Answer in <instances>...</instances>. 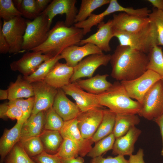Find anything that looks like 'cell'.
<instances>
[{"label":"cell","instance_id":"1","mask_svg":"<svg viewBox=\"0 0 163 163\" xmlns=\"http://www.w3.org/2000/svg\"><path fill=\"white\" fill-rule=\"evenodd\" d=\"M112 78L120 81H129L140 76L147 70L148 55L129 47L118 45L110 61Z\"/></svg>","mask_w":163,"mask_h":163},{"label":"cell","instance_id":"2","mask_svg":"<svg viewBox=\"0 0 163 163\" xmlns=\"http://www.w3.org/2000/svg\"><path fill=\"white\" fill-rule=\"evenodd\" d=\"M84 36L82 29L74 25L66 26L64 21H57L50 30L45 42L31 51H40L53 56L60 55L66 48L79 45Z\"/></svg>","mask_w":163,"mask_h":163},{"label":"cell","instance_id":"3","mask_svg":"<svg viewBox=\"0 0 163 163\" xmlns=\"http://www.w3.org/2000/svg\"><path fill=\"white\" fill-rule=\"evenodd\" d=\"M100 105L117 114H138L142 104L128 95L120 82H116L107 91L97 95Z\"/></svg>","mask_w":163,"mask_h":163},{"label":"cell","instance_id":"4","mask_svg":"<svg viewBox=\"0 0 163 163\" xmlns=\"http://www.w3.org/2000/svg\"><path fill=\"white\" fill-rule=\"evenodd\" d=\"M114 37L118 39L120 45L127 46L146 54L155 45H158L157 31L154 24L151 21L145 27L137 32L133 34L114 33Z\"/></svg>","mask_w":163,"mask_h":163},{"label":"cell","instance_id":"5","mask_svg":"<svg viewBox=\"0 0 163 163\" xmlns=\"http://www.w3.org/2000/svg\"><path fill=\"white\" fill-rule=\"evenodd\" d=\"M50 27L46 15L41 14L33 21L28 20L24 36L22 51H30L46 40Z\"/></svg>","mask_w":163,"mask_h":163},{"label":"cell","instance_id":"6","mask_svg":"<svg viewBox=\"0 0 163 163\" xmlns=\"http://www.w3.org/2000/svg\"><path fill=\"white\" fill-rule=\"evenodd\" d=\"M138 114L149 120L163 114V81H157L146 93Z\"/></svg>","mask_w":163,"mask_h":163},{"label":"cell","instance_id":"7","mask_svg":"<svg viewBox=\"0 0 163 163\" xmlns=\"http://www.w3.org/2000/svg\"><path fill=\"white\" fill-rule=\"evenodd\" d=\"M28 20L18 16L8 21H3L2 31L9 45L10 54H15L22 51Z\"/></svg>","mask_w":163,"mask_h":163},{"label":"cell","instance_id":"8","mask_svg":"<svg viewBox=\"0 0 163 163\" xmlns=\"http://www.w3.org/2000/svg\"><path fill=\"white\" fill-rule=\"evenodd\" d=\"M161 79V77L157 73L147 70L142 75L135 79L120 82L129 96L142 104L146 93L155 83Z\"/></svg>","mask_w":163,"mask_h":163},{"label":"cell","instance_id":"9","mask_svg":"<svg viewBox=\"0 0 163 163\" xmlns=\"http://www.w3.org/2000/svg\"><path fill=\"white\" fill-rule=\"evenodd\" d=\"M111 20L114 33H136L144 28L151 22L149 17H140L124 12L114 14Z\"/></svg>","mask_w":163,"mask_h":163},{"label":"cell","instance_id":"10","mask_svg":"<svg viewBox=\"0 0 163 163\" xmlns=\"http://www.w3.org/2000/svg\"><path fill=\"white\" fill-rule=\"evenodd\" d=\"M77 2L76 0L52 1L41 14L47 16L50 27L55 17L58 14H65L66 17L64 23L66 26L71 27L75 24V17L78 12L75 6Z\"/></svg>","mask_w":163,"mask_h":163},{"label":"cell","instance_id":"11","mask_svg":"<svg viewBox=\"0 0 163 163\" xmlns=\"http://www.w3.org/2000/svg\"><path fill=\"white\" fill-rule=\"evenodd\" d=\"M110 54H94L88 56L74 67V72L70 82H75L83 77H92L95 70L100 66H106L110 62Z\"/></svg>","mask_w":163,"mask_h":163},{"label":"cell","instance_id":"12","mask_svg":"<svg viewBox=\"0 0 163 163\" xmlns=\"http://www.w3.org/2000/svg\"><path fill=\"white\" fill-rule=\"evenodd\" d=\"M31 84L34 94V102L31 115H33L53 107L58 89L52 87L44 81Z\"/></svg>","mask_w":163,"mask_h":163},{"label":"cell","instance_id":"13","mask_svg":"<svg viewBox=\"0 0 163 163\" xmlns=\"http://www.w3.org/2000/svg\"><path fill=\"white\" fill-rule=\"evenodd\" d=\"M53 57L40 51L28 52L18 60L12 62L10 67L12 71H18L24 76H27L33 73L43 62Z\"/></svg>","mask_w":163,"mask_h":163},{"label":"cell","instance_id":"14","mask_svg":"<svg viewBox=\"0 0 163 163\" xmlns=\"http://www.w3.org/2000/svg\"><path fill=\"white\" fill-rule=\"evenodd\" d=\"M104 110L97 108L81 112L77 117V126L83 137L91 139L101 123Z\"/></svg>","mask_w":163,"mask_h":163},{"label":"cell","instance_id":"15","mask_svg":"<svg viewBox=\"0 0 163 163\" xmlns=\"http://www.w3.org/2000/svg\"><path fill=\"white\" fill-rule=\"evenodd\" d=\"M62 89L75 100L81 112L103 107L99 104L97 95L84 91L75 82H70Z\"/></svg>","mask_w":163,"mask_h":163},{"label":"cell","instance_id":"16","mask_svg":"<svg viewBox=\"0 0 163 163\" xmlns=\"http://www.w3.org/2000/svg\"><path fill=\"white\" fill-rule=\"evenodd\" d=\"M77 118L64 122L59 131L64 139H70L75 142L79 148V155L82 157L87 155L92 148L94 142L91 139H85L82 137L77 126Z\"/></svg>","mask_w":163,"mask_h":163},{"label":"cell","instance_id":"17","mask_svg":"<svg viewBox=\"0 0 163 163\" xmlns=\"http://www.w3.org/2000/svg\"><path fill=\"white\" fill-rule=\"evenodd\" d=\"M97 27L98 30L95 33L82 40L79 45L82 46L87 43H91L95 45L102 52L110 51L109 43L114 37L112 20H109L106 23L101 22L97 25Z\"/></svg>","mask_w":163,"mask_h":163},{"label":"cell","instance_id":"18","mask_svg":"<svg viewBox=\"0 0 163 163\" xmlns=\"http://www.w3.org/2000/svg\"><path fill=\"white\" fill-rule=\"evenodd\" d=\"M103 53L95 45L87 43L81 46L73 45L64 50L60 54L69 66L74 67L84 58L91 55Z\"/></svg>","mask_w":163,"mask_h":163},{"label":"cell","instance_id":"19","mask_svg":"<svg viewBox=\"0 0 163 163\" xmlns=\"http://www.w3.org/2000/svg\"><path fill=\"white\" fill-rule=\"evenodd\" d=\"M53 107L64 121L77 118L81 112L76 103L68 98L62 88L58 89Z\"/></svg>","mask_w":163,"mask_h":163},{"label":"cell","instance_id":"20","mask_svg":"<svg viewBox=\"0 0 163 163\" xmlns=\"http://www.w3.org/2000/svg\"><path fill=\"white\" fill-rule=\"evenodd\" d=\"M74 72V67L66 63L58 62L46 77L44 81L57 89L62 88L69 84Z\"/></svg>","mask_w":163,"mask_h":163},{"label":"cell","instance_id":"21","mask_svg":"<svg viewBox=\"0 0 163 163\" xmlns=\"http://www.w3.org/2000/svg\"><path fill=\"white\" fill-rule=\"evenodd\" d=\"M141 132V130L135 126L124 135L116 139L112 149V154L124 156H130L133 155L135 144Z\"/></svg>","mask_w":163,"mask_h":163},{"label":"cell","instance_id":"22","mask_svg":"<svg viewBox=\"0 0 163 163\" xmlns=\"http://www.w3.org/2000/svg\"><path fill=\"white\" fill-rule=\"evenodd\" d=\"M45 111L30 115L22 125L19 141L33 137L39 136L45 129Z\"/></svg>","mask_w":163,"mask_h":163},{"label":"cell","instance_id":"23","mask_svg":"<svg viewBox=\"0 0 163 163\" xmlns=\"http://www.w3.org/2000/svg\"><path fill=\"white\" fill-rule=\"evenodd\" d=\"M22 125L17 122L11 129H5L0 140L1 163H3L6 156L19 141Z\"/></svg>","mask_w":163,"mask_h":163},{"label":"cell","instance_id":"24","mask_svg":"<svg viewBox=\"0 0 163 163\" xmlns=\"http://www.w3.org/2000/svg\"><path fill=\"white\" fill-rule=\"evenodd\" d=\"M108 74L100 75L99 74L89 78L80 79L75 82L83 90L90 93L98 95L109 88L112 84L107 81Z\"/></svg>","mask_w":163,"mask_h":163},{"label":"cell","instance_id":"25","mask_svg":"<svg viewBox=\"0 0 163 163\" xmlns=\"http://www.w3.org/2000/svg\"><path fill=\"white\" fill-rule=\"evenodd\" d=\"M9 101L34 96L33 87L30 83L24 79L21 75H19L14 82H11L8 88Z\"/></svg>","mask_w":163,"mask_h":163},{"label":"cell","instance_id":"26","mask_svg":"<svg viewBox=\"0 0 163 163\" xmlns=\"http://www.w3.org/2000/svg\"><path fill=\"white\" fill-rule=\"evenodd\" d=\"M140 119L136 114H117L113 132L116 139L125 134L132 127L139 123Z\"/></svg>","mask_w":163,"mask_h":163},{"label":"cell","instance_id":"27","mask_svg":"<svg viewBox=\"0 0 163 163\" xmlns=\"http://www.w3.org/2000/svg\"><path fill=\"white\" fill-rule=\"evenodd\" d=\"M44 151L48 153L56 154L63 138L59 131L44 129L39 136Z\"/></svg>","mask_w":163,"mask_h":163},{"label":"cell","instance_id":"28","mask_svg":"<svg viewBox=\"0 0 163 163\" xmlns=\"http://www.w3.org/2000/svg\"><path fill=\"white\" fill-rule=\"evenodd\" d=\"M116 114L109 109L104 110L102 121L91 139L94 142H97L113 133Z\"/></svg>","mask_w":163,"mask_h":163},{"label":"cell","instance_id":"29","mask_svg":"<svg viewBox=\"0 0 163 163\" xmlns=\"http://www.w3.org/2000/svg\"><path fill=\"white\" fill-rule=\"evenodd\" d=\"M61 59L60 55L46 60L33 73L28 76H23V78L30 83L43 81L55 65Z\"/></svg>","mask_w":163,"mask_h":163},{"label":"cell","instance_id":"30","mask_svg":"<svg viewBox=\"0 0 163 163\" xmlns=\"http://www.w3.org/2000/svg\"><path fill=\"white\" fill-rule=\"evenodd\" d=\"M110 0H82L76 16L75 23L86 20L95 9L109 4Z\"/></svg>","mask_w":163,"mask_h":163},{"label":"cell","instance_id":"31","mask_svg":"<svg viewBox=\"0 0 163 163\" xmlns=\"http://www.w3.org/2000/svg\"><path fill=\"white\" fill-rule=\"evenodd\" d=\"M149 62L147 70L158 74L163 81V54L162 48L155 45L148 53Z\"/></svg>","mask_w":163,"mask_h":163},{"label":"cell","instance_id":"32","mask_svg":"<svg viewBox=\"0 0 163 163\" xmlns=\"http://www.w3.org/2000/svg\"><path fill=\"white\" fill-rule=\"evenodd\" d=\"M115 139L112 133L97 142L87 155L92 158L101 156L106 152L112 149Z\"/></svg>","mask_w":163,"mask_h":163},{"label":"cell","instance_id":"33","mask_svg":"<svg viewBox=\"0 0 163 163\" xmlns=\"http://www.w3.org/2000/svg\"><path fill=\"white\" fill-rule=\"evenodd\" d=\"M7 156L6 163H36L30 158L19 142Z\"/></svg>","mask_w":163,"mask_h":163},{"label":"cell","instance_id":"34","mask_svg":"<svg viewBox=\"0 0 163 163\" xmlns=\"http://www.w3.org/2000/svg\"><path fill=\"white\" fill-rule=\"evenodd\" d=\"M17 8L25 18L34 19L39 15L35 0L13 1Z\"/></svg>","mask_w":163,"mask_h":163},{"label":"cell","instance_id":"35","mask_svg":"<svg viewBox=\"0 0 163 163\" xmlns=\"http://www.w3.org/2000/svg\"><path fill=\"white\" fill-rule=\"evenodd\" d=\"M79 152L78 145L73 140L65 138L56 154L61 159H70L78 157Z\"/></svg>","mask_w":163,"mask_h":163},{"label":"cell","instance_id":"36","mask_svg":"<svg viewBox=\"0 0 163 163\" xmlns=\"http://www.w3.org/2000/svg\"><path fill=\"white\" fill-rule=\"evenodd\" d=\"M19 142L29 156L35 157L44 151L39 136L31 137Z\"/></svg>","mask_w":163,"mask_h":163},{"label":"cell","instance_id":"37","mask_svg":"<svg viewBox=\"0 0 163 163\" xmlns=\"http://www.w3.org/2000/svg\"><path fill=\"white\" fill-rule=\"evenodd\" d=\"M45 129L59 131L64 123L62 118L53 107L45 111Z\"/></svg>","mask_w":163,"mask_h":163},{"label":"cell","instance_id":"38","mask_svg":"<svg viewBox=\"0 0 163 163\" xmlns=\"http://www.w3.org/2000/svg\"><path fill=\"white\" fill-rule=\"evenodd\" d=\"M34 97L26 99L23 98L9 101V104H14L19 107L23 113V116L21 120L17 122L23 124L30 116L34 106Z\"/></svg>","mask_w":163,"mask_h":163},{"label":"cell","instance_id":"39","mask_svg":"<svg viewBox=\"0 0 163 163\" xmlns=\"http://www.w3.org/2000/svg\"><path fill=\"white\" fill-rule=\"evenodd\" d=\"M22 16L11 0H0V17L3 21H8L14 18Z\"/></svg>","mask_w":163,"mask_h":163},{"label":"cell","instance_id":"40","mask_svg":"<svg viewBox=\"0 0 163 163\" xmlns=\"http://www.w3.org/2000/svg\"><path fill=\"white\" fill-rule=\"evenodd\" d=\"M149 18L154 24L158 34V45L163 46V11L154 9Z\"/></svg>","mask_w":163,"mask_h":163},{"label":"cell","instance_id":"41","mask_svg":"<svg viewBox=\"0 0 163 163\" xmlns=\"http://www.w3.org/2000/svg\"><path fill=\"white\" fill-rule=\"evenodd\" d=\"M34 158L37 163H62L61 158L56 154H51L44 151Z\"/></svg>","mask_w":163,"mask_h":163},{"label":"cell","instance_id":"42","mask_svg":"<svg viewBox=\"0 0 163 163\" xmlns=\"http://www.w3.org/2000/svg\"><path fill=\"white\" fill-rule=\"evenodd\" d=\"M91 163H129V162L124 156L117 155L115 157L108 156L106 158L100 156L93 158Z\"/></svg>","mask_w":163,"mask_h":163},{"label":"cell","instance_id":"43","mask_svg":"<svg viewBox=\"0 0 163 163\" xmlns=\"http://www.w3.org/2000/svg\"><path fill=\"white\" fill-rule=\"evenodd\" d=\"M8 105L7 113L8 117L12 120L16 119L17 122L19 121L23 116V113L21 109L15 105Z\"/></svg>","mask_w":163,"mask_h":163},{"label":"cell","instance_id":"44","mask_svg":"<svg viewBox=\"0 0 163 163\" xmlns=\"http://www.w3.org/2000/svg\"><path fill=\"white\" fill-rule=\"evenodd\" d=\"M2 21H0V53L6 54L9 53L10 50L9 45L4 36L2 31L3 24Z\"/></svg>","mask_w":163,"mask_h":163},{"label":"cell","instance_id":"45","mask_svg":"<svg viewBox=\"0 0 163 163\" xmlns=\"http://www.w3.org/2000/svg\"><path fill=\"white\" fill-rule=\"evenodd\" d=\"M144 155L143 149H139L135 155L129 156V163H145L143 159Z\"/></svg>","mask_w":163,"mask_h":163},{"label":"cell","instance_id":"46","mask_svg":"<svg viewBox=\"0 0 163 163\" xmlns=\"http://www.w3.org/2000/svg\"><path fill=\"white\" fill-rule=\"evenodd\" d=\"M52 1L50 0H35L38 12L40 15Z\"/></svg>","mask_w":163,"mask_h":163},{"label":"cell","instance_id":"47","mask_svg":"<svg viewBox=\"0 0 163 163\" xmlns=\"http://www.w3.org/2000/svg\"><path fill=\"white\" fill-rule=\"evenodd\" d=\"M155 123L159 127L162 140V148L161 152V155L163 156V114L154 119Z\"/></svg>","mask_w":163,"mask_h":163},{"label":"cell","instance_id":"48","mask_svg":"<svg viewBox=\"0 0 163 163\" xmlns=\"http://www.w3.org/2000/svg\"><path fill=\"white\" fill-rule=\"evenodd\" d=\"M9 105L8 103L2 104L0 105V117L3 120H6L8 118L7 113Z\"/></svg>","mask_w":163,"mask_h":163},{"label":"cell","instance_id":"49","mask_svg":"<svg viewBox=\"0 0 163 163\" xmlns=\"http://www.w3.org/2000/svg\"><path fill=\"white\" fill-rule=\"evenodd\" d=\"M150 3L157 10L163 11V0H148Z\"/></svg>","mask_w":163,"mask_h":163},{"label":"cell","instance_id":"50","mask_svg":"<svg viewBox=\"0 0 163 163\" xmlns=\"http://www.w3.org/2000/svg\"><path fill=\"white\" fill-rule=\"evenodd\" d=\"M62 163H84V160L82 157H78L70 159H61Z\"/></svg>","mask_w":163,"mask_h":163},{"label":"cell","instance_id":"51","mask_svg":"<svg viewBox=\"0 0 163 163\" xmlns=\"http://www.w3.org/2000/svg\"><path fill=\"white\" fill-rule=\"evenodd\" d=\"M8 89L0 90V100H4L8 99Z\"/></svg>","mask_w":163,"mask_h":163},{"label":"cell","instance_id":"52","mask_svg":"<svg viewBox=\"0 0 163 163\" xmlns=\"http://www.w3.org/2000/svg\"></svg>","mask_w":163,"mask_h":163}]
</instances>
